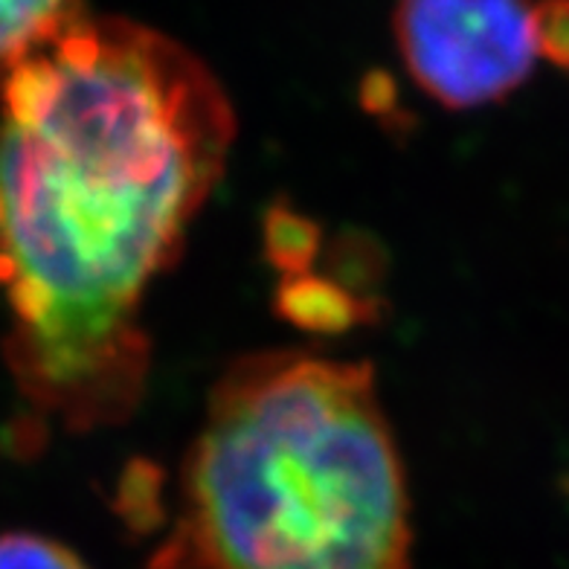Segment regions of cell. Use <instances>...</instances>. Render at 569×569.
Returning <instances> with one entry per match:
<instances>
[{"label":"cell","mask_w":569,"mask_h":569,"mask_svg":"<svg viewBox=\"0 0 569 569\" xmlns=\"http://www.w3.org/2000/svg\"><path fill=\"white\" fill-rule=\"evenodd\" d=\"M44 47L50 106L0 126L7 363L32 405L88 430L140 401L137 311L224 174L236 117L196 53L128 18L82 7Z\"/></svg>","instance_id":"obj_1"},{"label":"cell","mask_w":569,"mask_h":569,"mask_svg":"<svg viewBox=\"0 0 569 569\" xmlns=\"http://www.w3.org/2000/svg\"><path fill=\"white\" fill-rule=\"evenodd\" d=\"M151 569H410V495L372 363L239 358L183 465Z\"/></svg>","instance_id":"obj_2"},{"label":"cell","mask_w":569,"mask_h":569,"mask_svg":"<svg viewBox=\"0 0 569 569\" xmlns=\"http://www.w3.org/2000/svg\"><path fill=\"white\" fill-rule=\"evenodd\" d=\"M392 30L412 82L450 111L500 102L538 59L532 0H398Z\"/></svg>","instance_id":"obj_3"},{"label":"cell","mask_w":569,"mask_h":569,"mask_svg":"<svg viewBox=\"0 0 569 569\" xmlns=\"http://www.w3.org/2000/svg\"><path fill=\"white\" fill-rule=\"evenodd\" d=\"M273 311L279 320L308 335H346L381 320L387 306L381 297H358L329 277L300 273L279 282Z\"/></svg>","instance_id":"obj_4"},{"label":"cell","mask_w":569,"mask_h":569,"mask_svg":"<svg viewBox=\"0 0 569 569\" xmlns=\"http://www.w3.org/2000/svg\"><path fill=\"white\" fill-rule=\"evenodd\" d=\"M79 9V0H0V79L50 44Z\"/></svg>","instance_id":"obj_5"},{"label":"cell","mask_w":569,"mask_h":569,"mask_svg":"<svg viewBox=\"0 0 569 569\" xmlns=\"http://www.w3.org/2000/svg\"><path fill=\"white\" fill-rule=\"evenodd\" d=\"M322 250V227L315 218L297 212L288 201H273L262 218L264 262L282 277L311 273Z\"/></svg>","instance_id":"obj_6"},{"label":"cell","mask_w":569,"mask_h":569,"mask_svg":"<svg viewBox=\"0 0 569 569\" xmlns=\"http://www.w3.org/2000/svg\"><path fill=\"white\" fill-rule=\"evenodd\" d=\"M387 250L363 230H343L326 250L329 279L358 297H378V284L387 277Z\"/></svg>","instance_id":"obj_7"},{"label":"cell","mask_w":569,"mask_h":569,"mask_svg":"<svg viewBox=\"0 0 569 569\" xmlns=\"http://www.w3.org/2000/svg\"><path fill=\"white\" fill-rule=\"evenodd\" d=\"M163 482V468L151 459H131L122 468L111 506L131 532L149 535L166 520Z\"/></svg>","instance_id":"obj_8"},{"label":"cell","mask_w":569,"mask_h":569,"mask_svg":"<svg viewBox=\"0 0 569 569\" xmlns=\"http://www.w3.org/2000/svg\"><path fill=\"white\" fill-rule=\"evenodd\" d=\"M0 569H88L64 543L36 532L0 535Z\"/></svg>","instance_id":"obj_9"},{"label":"cell","mask_w":569,"mask_h":569,"mask_svg":"<svg viewBox=\"0 0 569 569\" xmlns=\"http://www.w3.org/2000/svg\"><path fill=\"white\" fill-rule=\"evenodd\" d=\"M535 53L569 70V0H540L532 7Z\"/></svg>","instance_id":"obj_10"},{"label":"cell","mask_w":569,"mask_h":569,"mask_svg":"<svg viewBox=\"0 0 569 569\" xmlns=\"http://www.w3.org/2000/svg\"><path fill=\"white\" fill-rule=\"evenodd\" d=\"M360 108L381 122H392L401 117V90H398L396 76L387 70H369L360 79L358 88Z\"/></svg>","instance_id":"obj_11"}]
</instances>
